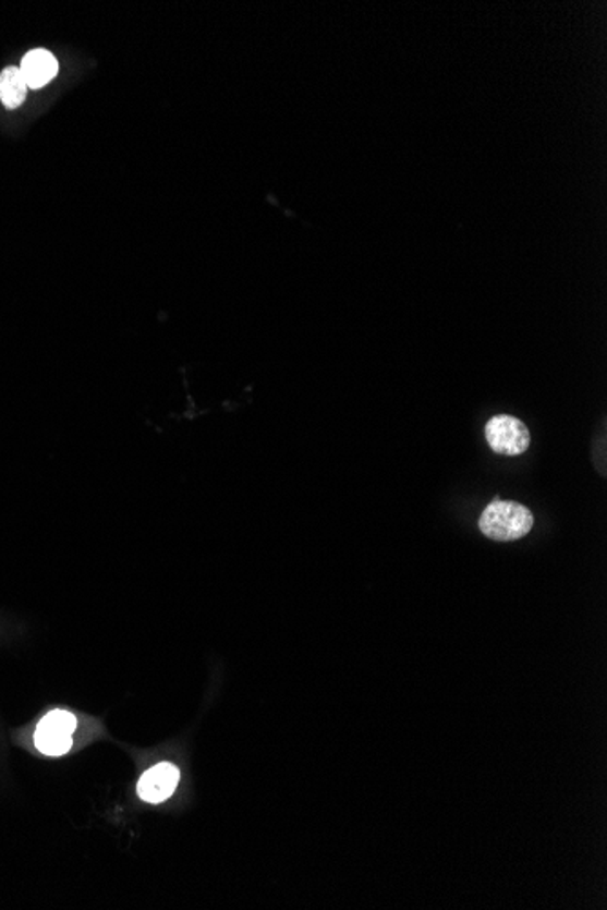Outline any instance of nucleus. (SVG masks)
I'll list each match as a JSON object with an SVG mask.
<instances>
[{
	"mask_svg": "<svg viewBox=\"0 0 607 910\" xmlns=\"http://www.w3.org/2000/svg\"><path fill=\"white\" fill-rule=\"evenodd\" d=\"M533 522V512L519 501L493 500L482 512L478 527L495 542H514L530 533Z\"/></svg>",
	"mask_w": 607,
	"mask_h": 910,
	"instance_id": "obj_1",
	"label": "nucleus"
},
{
	"mask_svg": "<svg viewBox=\"0 0 607 910\" xmlns=\"http://www.w3.org/2000/svg\"><path fill=\"white\" fill-rule=\"evenodd\" d=\"M77 729V718L68 711H53L40 719L35 730V745L46 756H62L73 745V732Z\"/></svg>",
	"mask_w": 607,
	"mask_h": 910,
	"instance_id": "obj_2",
	"label": "nucleus"
},
{
	"mask_svg": "<svg viewBox=\"0 0 607 910\" xmlns=\"http://www.w3.org/2000/svg\"><path fill=\"white\" fill-rule=\"evenodd\" d=\"M486 440L497 454L520 457L530 447V429L514 416L498 414L487 422Z\"/></svg>",
	"mask_w": 607,
	"mask_h": 910,
	"instance_id": "obj_3",
	"label": "nucleus"
},
{
	"mask_svg": "<svg viewBox=\"0 0 607 910\" xmlns=\"http://www.w3.org/2000/svg\"><path fill=\"white\" fill-rule=\"evenodd\" d=\"M181 779V771L171 763H159L141 776L137 792L141 800L148 803H162L175 792Z\"/></svg>",
	"mask_w": 607,
	"mask_h": 910,
	"instance_id": "obj_4",
	"label": "nucleus"
},
{
	"mask_svg": "<svg viewBox=\"0 0 607 910\" xmlns=\"http://www.w3.org/2000/svg\"><path fill=\"white\" fill-rule=\"evenodd\" d=\"M21 73L28 89H39L50 84L59 73V62L48 49H32L24 54L21 62Z\"/></svg>",
	"mask_w": 607,
	"mask_h": 910,
	"instance_id": "obj_5",
	"label": "nucleus"
},
{
	"mask_svg": "<svg viewBox=\"0 0 607 910\" xmlns=\"http://www.w3.org/2000/svg\"><path fill=\"white\" fill-rule=\"evenodd\" d=\"M26 93H28V86L19 68L10 65L0 73V100L8 109L19 108L24 102Z\"/></svg>",
	"mask_w": 607,
	"mask_h": 910,
	"instance_id": "obj_6",
	"label": "nucleus"
}]
</instances>
